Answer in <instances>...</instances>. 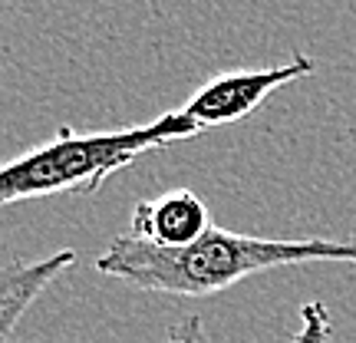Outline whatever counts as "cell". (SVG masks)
Here are the masks:
<instances>
[{"mask_svg": "<svg viewBox=\"0 0 356 343\" xmlns=\"http://www.w3.org/2000/svg\"><path fill=\"white\" fill-rule=\"evenodd\" d=\"M333 340V317L323 301H307L300 307V327L291 343H330Z\"/></svg>", "mask_w": 356, "mask_h": 343, "instance_id": "6", "label": "cell"}, {"mask_svg": "<svg viewBox=\"0 0 356 343\" xmlns=\"http://www.w3.org/2000/svg\"><path fill=\"white\" fill-rule=\"evenodd\" d=\"M162 343H208V330L202 317H185L178 327H172V333Z\"/></svg>", "mask_w": 356, "mask_h": 343, "instance_id": "7", "label": "cell"}, {"mask_svg": "<svg viewBox=\"0 0 356 343\" xmlns=\"http://www.w3.org/2000/svg\"><path fill=\"white\" fill-rule=\"evenodd\" d=\"M208 228H211L208 205L188 189H172L132 208L129 234H136L142 241L162 244V248H181V244L202 238Z\"/></svg>", "mask_w": 356, "mask_h": 343, "instance_id": "4", "label": "cell"}, {"mask_svg": "<svg viewBox=\"0 0 356 343\" xmlns=\"http://www.w3.org/2000/svg\"><path fill=\"white\" fill-rule=\"evenodd\" d=\"M317 70V63L307 56V53H293L287 63L277 66H264V70H234V73H221L211 77L195 96H191L181 113L188 115L195 126L211 129V126H231L244 115H251L261 102L274 93V89L307 79Z\"/></svg>", "mask_w": 356, "mask_h": 343, "instance_id": "3", "label": "cell"}, {"mask_svg": "<svg viewBox=\"0 0 356 343\" xmlns=\"http://www.w3.org/2000/svg\"><path fill=\"white\" fill-rule=\"evenodd\" d=\"M195 136H202V129L181 109L159 115L145 126L113 132H76L73 126H60L53 139L0 166V205L47 195H92L136 159Z\"/></svg>", "mask_w": 356, "mask_h": 343, "instance_id": "2", "label": "cell"}, {"mask_svg": "<svg viewBox=\"0 0 356 343\" xmlns=\"http://www.w3.org/2000/svg\"><path fill=\"white\" fill-rule=\"evenodd\" d=\"M287 264H356V238H254L211 225L191 244L162 248L122 231L96 257V271L106 278L175 297L221 294Z\"/></svg>", "mask_w": 356, "mask_h": 343, "instance_id": "1", "label": "cell"}, {"mask_svg": "<svg viewBox=\"0 0 356 343\" xmlns=\"http://www.w3.org/2000/svg\"><path fill=\"white\" fill-rule=\"evenodd\" d=\"M73 264H76V251H70V248L37 257V261L0 264V343H13L17 324L33 307V301Z\"/></svg>", "mask_w": 356, "mask_h": 343, "instance_id": "5", "label": "cell"}]
</instances>
